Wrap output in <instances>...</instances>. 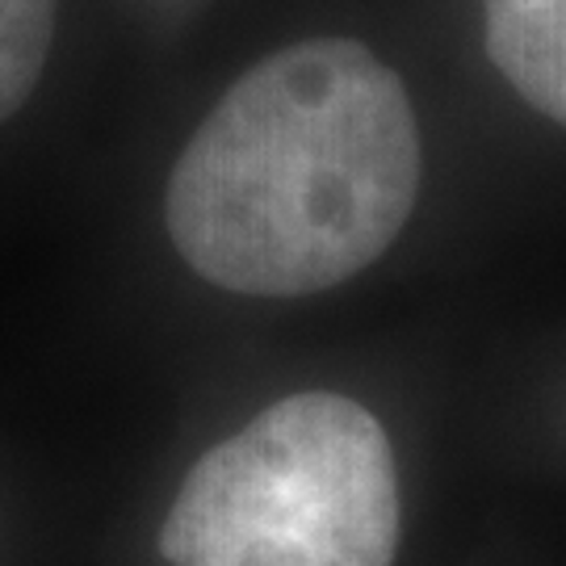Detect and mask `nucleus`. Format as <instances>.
<instances>
[{
  "mask_svg": "<svg viewBox=\"0 0 566 566\" xmlns=\"http://www.w3.org/2000/svg\"><path fill=\"white\" fill-rule=\"evenodd\" d=\"M60 0H0V122L30 102L55 39Z\"/></svg>",
  "mask_w": 566,
  "mask_h": 566,
  "instance_id": "obj_4",
  "label": "nucleus"
},
{
  "mask_svg": "<svg viewBox=\"0 0 566 566\" xmlns=\"http://www.w3.org/2000/svg\"><path fill=\"white\" fill-rule=\"evenodd\" d=\"M483 42L504 81L566 126V0H483Z\"/></svg>",
  "mask_w": 566,
  "mask_h": 566,
  "instance_id": "obj_3",
  "label": "nucleus"
},
{
  "mask_svg": "<svg viewBox=\"0 0 566 566\" xmlns=\"http://www.w3.org/2000/svg\"><path fill=\"white\" fill-rule=\"evenodd\" d=\"M403 507L382 424L298 390L202 453L168 507L172 566H390Z\"/></svg>",
  "mask_w": 566,
  "mask_h": 566,
  "instance_id": "obj_2",
  "label": "nucleus"
},
{
  "mask_svg": "<svg viewBox=\"0 0 566 566\" xmlns=\"http://www.w3.org/2000/svg\"><path fill=\"white\" fill-rule=\"evenodd\" d=\"M420 130L399 72L353 39L264 55L185 143L168 235L231 294L298 298L357 277L411 219Z\"/></svg>",
  "mask_w": 566,
  "mask_h": 566,
  "instance_id": "obj_1",
  "label": "nucleus"
}]
</instances>
